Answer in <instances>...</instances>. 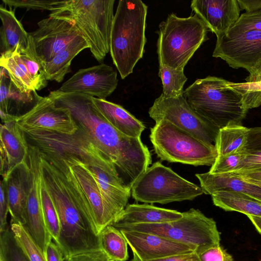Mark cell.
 I'll use <instances>...</instances> for the list:
<instances>
[{"instance_id": "cell-1", "label": "cell", "mask_w": 261, "mask_h": 261, "mask_svg": "<svg viewBox=\"0 0 261 261\" xmlns=\"http://www.w3.org/2000/svg\"><path fill=\"white\" fill-rule=\"evenodd\" d=\"M48 96L56 106L69 111L79 128L112 163L123 186L131 191L152 161L141 138L127 136L115 128L97 107L93 96L58 90L50 91Z\"/></svg>"}, {"instance_id": "cell-2", "label": "cell", "mask_w": 261, "mask_h": 261, "mask_svg": "<svg viewBox=\"0 0 261 261\" xmlns=\"http://www.w3.org/2000/svg\"><path fill=\"white\" fill-rule=\"evenodd\" d=\"M40 154L42 179L60 221L57 245L64 259L76 254L101 249L99 234L90 208L77 199L62 170L40 152Z\"/></svg>"}, {"instance_id": "cell-3", "label": "cell", "mask_w": 261, "mask_h": 261, "mask_svg": "<svg viewBox=\"0 0 261 261\" xmlns=\"http://www.w3.org/2000/svg\"><path fill=\"white\" fill-rule=\"evenodd\" d=\"M147 6L140 0H120L112 23L110 53L122 79L143 57Z\"/></svg>"}, {"instance_id": "cell-4", "label": "cell", "mask_w": 261, "mask_h": 261, "mask_svg": "<svg viewBox=\"0 0 261 261\" xmlns=\"http://www.w3.org/2000/svg\"><path fill=\"white\" fill-rule=\"evenodd\" d=\"M228 82L208 76L196 80L183 93L190 107L219 129L241 125L248 112L241 95L228 85Z\"/></svg>"}, {"instance_id": "cell-5", "label": "cell", "mask_w": 261, "mask_h": 261, "mask_svg": "<svg viewBox=\"0 0 261 261\" xmlns=\"http://www.w3.org/2000/svg\"><path fill=\"white\" fill-rule=\"evenodd\" d=\"M114 0H69L49 17L74 24L90 46L94 58L103 60L110 52Z\"/></svg>"}, {"instance_id": "cell-6", "label": "cell", "mask_w": 261, "mask_h": 261, "mask_svg": "<svg viewBox=\"0 0 261 261\" xmlns=\"http://www.w3.org/2000/svg\"><path fill=\"white\" fill-rule=\"evenodd\" d=\"M159 28V65L172 69L184 70L195 51L208 39V28L196 14L181 18L171 13Z\"/></svg>"}, {"instance_id": "cell-7", "label": "cell", "mask_w": 261, "mask_h": 261, "mask_svg": "<svg viewBox=\"0 0 261 261\" xmlns=\"http://www.w3.org/2000/svg\"><path fill=\"white\" fill-rule=\"evenodd\" d=\"M150 139L162 161L212 166L218 156L215 145L206 144L167 120L155 122L150 129Z\"/></svg>"}, {"instance_id": "cell-8", "label": "cell", "mask_w": 261, "mask_h": 261, "mask_svg": "<svg viewBox=\"0 0 261 261\" xmlns=\"http://www.w3.org/2000/svg\"><path fill=\"white\" fill-rule=\"evenodd\" d=\"M157 234L172 241L192 246L196 253L219 245L220 236L216 223L199 210L193 208L182 213L178 219L164 223L139 224L115 227Z\"/></svg>"}, {"instance_id": "cell-9", "label": "cell", "mask_w": 261, "mask_h": 261, "mask_svg": "<svg viewBox=\"0 0 261 261\" xmlns=\"http://www.w3.org/2000/svg\"><path fill=\"white\" fill-rule=\"evenodd\" d=\"M204 194L200 187L184 179L160 162L148 167L133 184V198L146 203L192 200Z\"/></svg>"}, {"instance_id": "cell-10", "label": "cell", "mask_w": 261, "mask_h": 261, "mask_svg": "<svg viewBox=\"0 0 261 261\" xmlns=\"http://www.w3.org/2000/svg\"><path fill=\"white\" fill-rule=\"evenodd\" d=\"M23 132L28 143L36 147L40 151L70 155L87 166L110 170L118 177L112 163L79 128L71 135L38 130Z\"/></svg>"}, {"instance_id": "cell-11", "label": "cell", "mask_w": 261, "mask_h": 261, "mask_svg": "<svg viewBox=\"0 0 261 261\" xmlns=\"http://www.w3.org/2000/svg\"><path fill=\"white\" fill-rule=\"evenodd\" d=\"M155 122L167 120L209 146L215 145L219 129L193 110L183 95L166 98L162 94L148 111Z\"/></svg>"}, {"instance_id": "cell-12", "label": "cell", "mask_w": 261, "mask_h": 261, "mask_svg": "<svg viewBox=\"0 0 261 261\" xmlns=\"http://www.w3.org/2000/svg\"><path fill=\"white\" fill-rule=\"evenodd\" d=\"M213 57L249 73L261 68V31L252 30L217 36Z\"/></svg>"}, {"instance_id": "cell-13", "label": "cell", "mask_w": 261, "mask_h": 261, "mask_svg": "<svg viewBox=\"0 0 261 261\" xmlns=\"http://www.w3.org/2000/svg\"><path fill=\"white\" fill-rule=\"evenodd\" d=\"M36 101L33 107L18 116L16 123L23 131L44 130L73 135L78 130L69 111L57 107L48 96L41 97L34 92Z\"/></svg>"}, {"instance_id": "cell-14", "label": "cell", "mask_w": 261, "mask_h": 261, "mask_svg": "<svg viewBox=\"0 0 261 261\" xmlns=\"http://www.w3.org/2000/svg\"><path fill=\"white\" fill-rule=\"evenodd\" d=\"M27 162L30 171V186L24 226L44 252L53 240L44 221L41 201V162L39 150L29 148Z\"/></svg>"}, {"instance_id": "cell-15", "label": "cell", "mask_w": 261, "mask_h": 261, "mask_svg": "<svg viewBox=\"0 0 261 261\" xmlns=\"http://www.w3.org/2000/svg\"><path fill=\"white\" fill-rule=\"evenodd\" d=\"M38 28L29 33L34 51L42 63L50 61L72 41L82 36L74 24L49 17L39 21Z\"/></svg>"}, {"instance_id": "cell-16", "label": "cell", "mask_w": 261, "mask_h": 261, "mask_svg": "<svg viewBox=\"0 0 261 261\" xmlns=\"http://www.w3.org/2000/svg\"><path fill=\"white\" fill-rule=\"evenodd\" d=\"M47 153L61 157L69 165L86 198L98 234L105 227L112 225L117 216L103 198L95 178L87 167L75 157Z\"/></svg>"}, {"instance_id": "cell-17", "label": "cell", "mask_w": 261, "mask_h": 261, "mask_svg": "<svg viewBox=\"0 0 261 261\" xmlns=\"http://www.w3.org/2000/svg\"><path fill=\"white\" fill-rule=\"evenodd\" d=\"M118 82L116 71L112 66L101 64L80 69L58 90L80 93L106 99L116 89Z\"/></svg>"}, {"instance_id": "cell-18", "label": "cell", "mask_w": 261, "mask_h": 261, "mask_svg": "<svg viewBox=\"0 0 261 261\" xmlns=\"http://www.w3.org/2000/svg\"><path fill=\"white\" fill-rule=\"evenodd\" d=\"M133 254L142 260H148L168 256L196 252V248L148 232L131 230H120Z\"/></svg>"}, {"instance_id": "cell-19", "label": "cell", "mask_w": 261, "mask_h": 261, "mask_svg": "<svg viewBox=\"0 0 261 261\" xmlns=\"http://www.w3.org/2000/svg\"><path fill=\"white\" fill-rule=\"evenodd\" d=\"M191 8L216 36L226 34L240 16L237 0H194Z\"/></svg>"}, {"instance_id": "cell-20", "label": "cell", "mask_w": 261, "mask_h": 261, "mask_svg": "<svg viewBox=\"0 0 261 261\" xmlns=\"http://www.w3.org/2000/svg\"><path fill=\"white\" fill-rule=\"evenodd\" d=\"M16 121L1 124V174L5 178L14 168L27 161L29 145Z\"/></svg>"}, {"instance_id": "cell-21", "label": "cell", "mask_w": 261, "mask_h": 261, "mask_svg": "<svg viewBox=\"0 0 261 261\" xmlns=\"http://www.w3.org/2000/svg\"><path fill=\"white\" fill-rule=\"evenodd\" d=\"M4 179L11 216V223L25 225L26 207L30 186V171L26 161L18 165Z\"/></svg>"}, {"instance_id": "cell-22", "label": "cell", "mask_w": 261, "mask_h": 261, "mask_svg": "<svg viewBox=\"0 0 261 261\" xmlns=\"http://www.w3.org/2000/svg\"><path fill=\"white\" fill-rule=\"evenodd\" d=\"M204 194L212 195L219 191L243 193L261 201V188L233 173L219 174L209 172L196 174Z\"/></svg>"}, {"instance_id": "cell-23", "label": "cell", "mask_w": 261, "mask_h": 261, "mask_svg": "<svg viewBox=\"0 0 261 261\" xmlns=\"http://www.w3.org/2000/svg\"><path fill=\"white\" fill-rule=\"evenodd\" d=\"M182 213L148 204H128L114 223L115 227L139 224L160 223L181 218Z\"/></svg>"}, {"instance_id": "cell-24", "label": "cell", "mask_w": 261, "mask_h": 261, "mask_svg": "<svg viewBox=\"0 0 261 261\" xmlns=\"http://www.w3.org/2000/svg\"><path fill=\"white\" fill-rule=\"evenodd\" d=\"M86 166L95 178L103 198L118 217L127 205L131 191L125 188L118 177L110 170Z\"/></svg>"}, {"instance_id": "cell-25", "label": "cell", "mask_w": 261, "mask_h": 261, "mask_svg": "<svg viewBox=\"0 0 261 261\" xmlns=\"http://www.w3.org/2000/svg\"><path fill=\"white\" fill-rule=\"evenodd\" d=\"M93 101L108 121L118 130L130 137L140 138L145 125L122 106L93 97Z\"/></svg>"}, {"instance_id": "cell-26", "label": "cell", "mask_w": 261, "mask_h": 261, "mask_svg": "<svg viewBox=\"0 0 261 261\" xmlns=\"http://www.w3.org/2000/svg\"><path fill=\"white\" fill-rule=\"evenodd\" d=\"M1 54L13 51L19 45L20 50L27 48L30 35L15 16L14 10L0 7Z\"/></svg>"}, {"instance_id": "cell-27", "label": "cell", "mask_w": 261, "mask_h": 261, "mask_svg": "<svg viewBox=\"0 0 261 261\" xmlns=\"http://www.w3.org/2000/svg\"><path fill=\"white\" fill-rule=\"evenodd\" d=\"M86 48H90V46L83 36H80L58 53L50 61L42 63L46 80L58 83L62 82L65 75L70 71L72 60Z\"/></svg>"}, {"instance_id": "cell-28", "label": "cell", "mask_w": 261, "mask_h": 261, "mask_svg": "<svg viewBox=\"0 0 261 261\" xmlns=\"http://www.w3.org/2000/svg\"><path fill=\"white\" fill-rule=\"evenodd\" d=\"M211 196L214 204L226 211L261 217V201L250 196L230 191L217 192Z\"/></svg>"}, {"instance_id": "cell-29", "label": "cell", "mask_w": 261, "mask_h": 261, "mask_svg": "<svg viewBox=\"0 0 261 261\" xmlns=\"http://www.w3.org/2000/svg\"><path fill=\"white\" fill-rule=\"evenodd\" d=\"M20 48L18 45L13 51L1 54L0 66L6 70L11 82L19 91L31 93L36 91L21 58Z\"/></svg>"}, {"instance_id": "cell-30", "label": "cell", "mask_w": 261, "mask_h": 261, "mask_svg": "<svg viewBox=\"0 0 261 261\" xmlns=\"http://www.w3.org/2000/svg\"><path fill=\"white\" fill-rule=\"evenodd\" d=\"M249 129L242 125H231L221 128L215 145L218 156L242 152L247 142Z\"/></svg>"}, {"instance_id": "cell-31", "label": "cell", "mask_w": 261, "mask_h": 261, "mask_svg": "<svg viewBox=\"0 0 261 261\" xmlns=\"http://www.w3.org/2000/svg\"><path fill=\"white\" fill-rule=\"evenodd\" d=\"M101 249L112 261H126L128 257L127 242L118 228L112 225L99 233Z\"/></svg>"}, {"instance_id": "cell-32", "label": "cell", "mask_w": 261, "mask_h": 261, "mask_svg": "<svg viewBox=\"0 0 261 261\" xmlns=\"http://www.w3.org/2000/svg\"><path fill=\"white\" fill-rule=\"evenodd\" d=\"M19 50L21 58L32 81L35 90H42L46 87L47 80L45 77L43 64L35 54L30 37L27 48Z\"/></svg>"}, {"instance_id": "cell-33", "label": "cell", "mask_w": 261, "mask_h": 261, "mask_svg": "<svg viewBox=\"0 0 261 261\" xmlns=\"http://www.w3.org/2000/svg\"><path fill=\"white\" fill-rule=\"evenodd\" d=\"M159 76L163 85V96L166 98H176L183 95V87L187 81L184 70L172 69L160 65Z\"/></svg>"}, {"instance_id": "cell-34", "label": "cell", "mask_w": 261, "mask_h": 261, "mask_svg": "<svg viewBox=\"0 0 261 261\" xmlns=\"http://www.w3.org/2000/svg\"><path fill=\"white\" fill-rule=\"evenodd\" d=\"M10 226L15 239L29 261H46L44 252L23 225L11 223Z\"/></svg>"}, {"instance_id": "cell-35", "label": "cell", "mask_w": 261, "mask_h": 261, "mask_svg": "<svg viewBox=\"0 0 261 261\" xmlns=\"http://www.w3.org/2000/svg\"><path fill=\"white\" fill-rule=\"evenodd\" d=\"M41 201L46 228L53 240L58 244L60 234V221L57 212L42 179L41 181Z\"/></svg>"}, {"instance_id": "cell-36", "label": "cell", "mask_w": 261, "mask_h": 261, "mask_svg": "<svg viewBox=\"0 0 261 261\" xmlns=\"http://www.w3.org/2000/svg\"><path fill=\"white\" fill-rule=\"evenodd\" d=\"M0 261H29L15 239L10 226L0 232Z\"/></svg>"}, {"instance_id": "cell-37", "label": "cell", "mask_w": 261, "mask_h": 261, "mask_svg": "<svg viewBox=\"0 0 261 261\" xmlns=\"http://www.w3.org/2000/svg\"><path fill=\"white\" fill-rule=\"evenodd\" d=\"M228 85L240 93L243 106L247 110L261 105V82L234 83L228 81Z\"/></svg>"}, {"instance_id": "cell-38", "label": "cell", "mask_w": 261, "mask_h": 261, "mask_svg": "<svg viewBox=\"0 0 261 261\" xmlns=\"http://www.w3.org/2000/svg\"><path fill=\"white\" fill-rule=\"evenodd\" d=\"M252 30L261 31V9L242 14L224 35Z\"/></svg>"}, {"instance_id": "cell-39", "label": "cell", "mask_w": 261, "mask_h": 261, "mask_svg": "<svg viewBox=\"0 0 261 261\" xmlns=\"http://www.w3.org/2000/svg\"><path fill=\"white\" fill-rule=\"evenodd\" d=\"M2 2L10 7L25 8L27 10H47L52 12L63 6L65 1L3 0Z\"/></svg>"}, {"instance_id": "cell-40", "label": "cell", "mask_w": 261, "mask_h": 261, "mask_svg": "<svg viewBox=\"0 0 261 261\" xmlns=\"http://www.w3.org/2000/svg\"><path fill=\"white\" fill-rule=\"evenodd\" d=\"M245 155V152H241L226 155L217 156L208 172L214 174L233 172Z\"/></svg>"}, {"instance_id": "cell-41", "label": "cell", "mask_w": 261, "mask_h": 261, "mask_svg": "<svg viewBox=\"0 0 261 261\" xmlns=\"http://www.w3.org/2000/svg\"><path fill=\"white\" fill-rule=\"evenodd\" d=\"M196 253L200 261H234L232 256L220 244L211 246Z\"/></svg>"}, {"instance_id": "cell-42", "label": "cell", "mask_w": 261, "mask_h": 261, "mask_svg": "<svg viewBox=\"0 0 261 261\" xmlns=\"http://www.w3.org/2000/svg\"><path fill=\"white\" fill-rule=\"evenodd\" d=\"M245 153L235 171L231 173H239L261 168V150Z\"/></svg>"}, {"instance_id": "cell-43", "label": "cell", "mask_w": 261, "mask_h": 261, "mask_svg": "<svg viewBox=\"0 0 261 261\" xmlns=\"http://www.w3.org/2000/svg\"><path fill=\"white\" fill-rule=\"evenodd\" d=\"M0 232L6 230L9 226L7 222L9 205L7 198L6 184L2 178L0 184Z\"/></svg>"}, {"instance_id": "cell-44", "label": "cell", "mask_w": 261, "mask_h": 261, "mask_svg": "<svg viewBox=\"0 0 261 261\" xmlns=\"http://www.w3.org/2000/svg\"><path fill=\"white\" fill-rule=\"evenodd\" d=\"M261 150V127L249 128L246 144L242 152Z\"/></svg>"}, {"instance_id": "cell-45", "label": "cell", "mask_w": 261, "mask_h": 261, "mask_svg": "<svg viewBox=\"0 0 261 261\" xmlns=\"http://www.w3.org/2000/svg\"><path fill=\"white\" fill-rule=\"evenodd\" d=\"M65 261H111V260L101 249H100L73 255Z\"/></svg>"}, {"instance_id": "cell-46", "label": "cell", "mask_w": 261, "mask_h": 261, "mask_svg": "<svg viewBox=\"0 0 261 261\" xmlns=\"http://www.w3.org/2000/svg\"><path fill=\"white\" fill-rule=\"evenodd\" d=\"M130 261H200L196 252L191 253L176 255L155 259L142 260L133 254Z\"/></svg>"}, {"instance_id": "cell-47", "label": "cell", "mask_w": 261, "mask_h": 261, "mask_svg": "<svg viewBox=\"0 0 261 261\" xmlns=\"http://www.w3.org/2000/svg\"><path fill=\"white\" fill-rule=\"evenodd\" d=\"M44 253L46 261H63L64 259L59 247L53 240L47 246Z\"/></svg>"}, {"instance_id": "cell-48", "label": "cell", "mask_w": 261, "mask_h": 261, "mask_svg": "<svg viewBox=\"0 0 261 261\" xmlns=\"http://www.w3.org/2000/svg\"><path fill=\"white\" fill-rule=\"evenodd\" d=\"M241 10L246 12L255 11L261 9V0H237Z\"/></svg>"}, {"instance_id": "cell-49", "label": "cell", "mask_w": 261, "mask_h": 261, "mask_svg": "<svg viewBox=\"0 0 261 261\" xmlns=\"http://www.w3.org/2000/svg\"><path fill=\"white\" fill-rule=\"evenodd\" d=\"M233 173L238 174L244 179L261 182V168L239 173Z\"/></svg>"}, {"instance_id": "cell-50", "label": "cell", "mask_w": 261, "mask_h": 261, "mask_svg": "<svg viewBox=\"0 0 261 261\" xmlns=\"http://www.w3.org/2000/svg\"><path fill=\"white\" fill-rule=\"evenodd\" d=\"M245 81L247 83L261 82V68L252 73H249V75L245 79Z\"/></svg>"}, {"instance_id": "cell-51", "label": "cell", "mask_w": 261, "mask_h": 261, "mask_svg": "<svg viewBox=\"0 0 261 261\" xmlns=\"http://www.w3.org/2000/svg\"><path fill=\"white\" fill-rule=\"evenodd\" d=\"M0 115L2 122L4 123L15 121L18 116L9 113H6L0 110Z\"/></svg>"}, {"instance_id": "cell-52", "label": "cell", "mask_w": 261, "mask_h": 261, "mask_svg": "<svg viewBox=\"0 0 261 261\" xmlns=\"http://www.w3.org/2000/svg\"><path fill=\"white\" fill-rule=\"evenodd\" d=\"M251 221L256 230L261 234V217L247 216Z\"/></svg>"}, {"instance_id": "cell-53", "label": "cell", "mask_w": 261, "mask_h": 261, "mask_svg": "<svg viewBox=\"0 0 261 261\" xmlns=\"http://www.w3.org/2000/svg\"><path fill=\"white\" fill-rule=\"evenodd\" d=\"M243 179H244V178H243ZM244 179L246 180V181H249V182H250L251 183H252V184H254L255 185H257V186H259V187L261 188V182H260L255 181L251 180H249V179Z\"/></svg>"}, {"instance_id": "cell-54", "label": "cell", "mask_w": 261, "mask_h": 261, "mask_svg": "<svg viewBox=\"0 0 261 261\" xmlns=\"http://www.w3.org/2000/svg\"><path fill=\"white\" fill-rule=\"evenodd\" d=\"M63 261H65V259H64Z\"/></svg>"}, {"instance_id": "cell-55", "label": "cell", "mask_w": 261, "mask_h": 261, "mask_svg": "<svg viewBox=\"0 0 261 261\" xmlns=\"http://www.w3.org/2000/svg\"><path fill=\"white\" fill-rule=\"evenodd\" d=\"M111 261H112V260H111Z\"/></svg>"}]
</instances>
